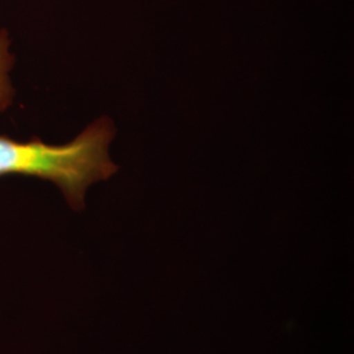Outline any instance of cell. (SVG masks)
I'll return each mask as SVG.
<instances>
[{"mask_svg":"<svg viewBox=\"0 0 354 354\" xmlns=\"http://www.w3.org/2000/svg\"><path fill=\"white\" fill-rule=\"evenodd\" d=\"M115 136L108 117L91 124L66 145H48L39 138L20 142L0 136V177H37L54 183L74 209L84 207L87 189L118 171L109 156Z\"/></svg>","mask_w":354,"mask_h":354,"instance_id":"obj_1","label":"cell"},{"mask_svg":"<svg viewBox=\"0 0 354 354\" xmlns=\"http://www.w3.org/2000/svg\"><path fill=\"white\" fill-rule=\"evenodd\" d=\"M15 58L10 53V38L4 29H0V112L6 111L13 99V88L10 71Z\"/></svg>","mask_w":354,"mask_h":354,"instance_id":"obj_2","label":"cell"}]
</instances>
